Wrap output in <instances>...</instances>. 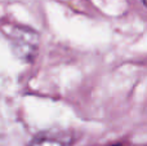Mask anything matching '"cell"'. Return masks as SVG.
<instances>
[{
    "label": "cell",
    "instance_id": "cell-1",
    "mask_svg": "<svg viewBox=\"0 0 147 146\" xmlns=\"http://www.w3.org/2000/svg\"><path fill=\"white\" fill-rule=\"evenodd\" d=\"M1 32L9 41L13 54L20 61L31 64L40 48V35L32 27L14 23H3Z\"/></svg>",
    "mask_w": 147,
    "mask_h": 146
},
{
    "label": "cell",
    "instance_id": "cell-2",
    "mask_svg": "<svg viewBox=\"0 0 147 146\" xmlns=\"http://www.w3.org/2000/svg\"><path fill=\"white\" fill-rule=\"evenodd\" d=\"M74 136L65 131H45L38 133L27 146H72Z\"/></svg>",
    "mask_w": 147,
    "mask_h": 146
},
{
    "label": "cell",
    "instance_id": "cell-3",
    "mask_svg": "<svg viewBox=\"0 0 147 146\" xmlns=\"http://www.w3.org/2000/svg\"><path fill=\"white\" fill-rule=\"evenodd\" d=\"M110 146H127L125 144H123V142H115V144L110 145Z\"/></svg>",
    "mask_w": 147,
    "mask_h": 146
},
{
    "label": "cell",
    "instance_id": "cell-4",
    "mask_svg": "<svg viewBox=\"0 0 147 146\" xmlns=\"http://www.w3.org/2000/svg\"><path fill=\"white\" fill-rule=\"evenodd\" d=\"M142 3H143V5L147 8V0H142Z\"/></svg>",
    "mask_w": 147,
    "mask_h": 146
}]
</instances>
